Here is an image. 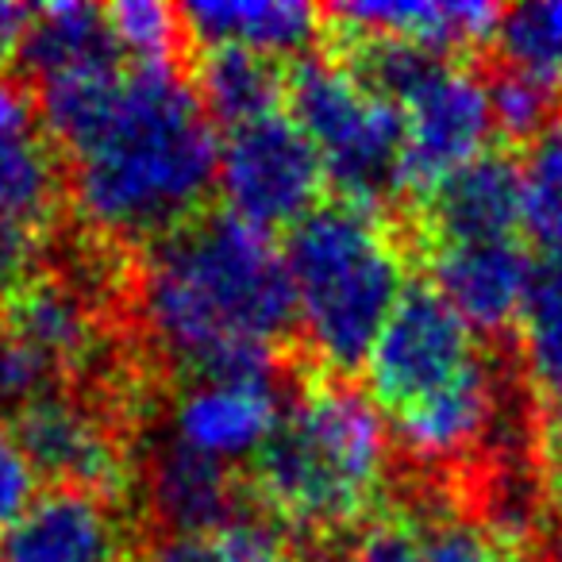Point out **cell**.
I'll return each mask as SVG.
<instances>
[{
	"mask_svg": "<svg viewBox=\"0 0 562 562\" xmlns=\"http://www.w3.org/2000/svg\"><path fill=\"white\" fill-rule=\"evenodd\" d=\"M135 301L150 344L189 382L273 374L297 328L285 255L232 212H204L150 243Z\"/></svg>",
	"mask_w": 562,
	"mask_h": 562,
	"instance_id": "1",
	"label": "cell"
},
{
	"mask_svg": "<svg viewBox=\"0 0 562 562\" xmlns=\"http://www.w3.org/2000/svg\"><path fill=\"white\" fill-rule=\"evenodd\" d=\"M70 196L93 235L158 243L204 216L220 135L178 66H132L97 127L70 150Z\"/></svg>",
	"mask_w": 562,
	"mask_h": 562,
	"instance_id": "2",
	"label": "cell"
},
{
	"mask_svg": "<svg viewBox=\"0 0 562 562\" xmlns=\"http://www.w3.org/2000/svg\"><path fill=\"white\" fill-rule=\"evenodd\" d=\"M390 459V428L370 393L313 370L250 454L247 497L278 531L336 539L382 513Z\"/></svg>",
	"mask_w": 562,
	"mask_h": 562,
	"instance_id": "3",
	"label": "cell"
},
{
	"mask_svg": "<svg viewBox=\"0 0 562 562\" xmlns=\"http://www.w3.org/2000/svg\"><path fill=\"white\" fill-rule=\"evenodd\" d=\"M367 385L416 459H462L497 424L501 393L490 351L428 281L408 285L378 331Z\"/></svg>",
	"mask_w": 562,
	"mask_h": 562,
	"instance_id": "4",
	"label": "cell"
},
{
	"mask_svg": "<svg viewBox=\"0 0 562 562\" xmlns=\"http://www.w3.org/2000/svg\"><path fill=\"white\" fill-rule=\"evenodd\" d=\"M297 331L316 370L347 378L367 367L378 331L408 290V255L382 204L331 196L285 239Z\"/></svg>",
	"mask_w": 562,
	"mask_h": 562,
	"instance_id": "5",
	"label": "cell"
},
{
	"mask_svg": "<svg viewBox=\"0 0 562 562\" xmlns=\"http://www.w3.org/2000/svg\"><path fill=\"white\" fill-rule=\"evenodd\" d=\"M285 116L321 155L336 196L382 204L401 181V112L331 55L285 66Z\"/></svg>",
	"mask_w": 562,
	"mask_h": 562,
	"instance_id": "6",
	"label": "cell"
},
{
	"mask_svg": "<svg viewBox=\"0 0 562 562\" xmlns=\"http://www.w3.org/2000/svg\"><path fill=\"white\" fill-rule=\"evenodd\" d=\"M216 186L227 212L258 232L297 227L324 201V166L313 143L285 112L227 127L220 139Z\"/></svg>",
	"mask_w": 562,
	"mask_h": 562,
	"instance_id": "7",
	"label": "cell"
},
{
	"mask_svg": "<svg viewBox=\"0 0 562 562\" xmlns=\"http://www.w3.org/2000/svg\"><path fill=\"white\" fill-rule=\"evenodd\" d=\"M9 424L35 474L50 477L63 490H86L112 505H124L139 485V470L124 436L97 401L55 390L9 416Z\"/></svg>",
	"mask_w": 562,
	"mask_h": 562,
	"instance_id": "8",
	"label": "cell"
},
{
	"mask_svg": "<svg viewBox=\"0 0 562 562\" xmlns=\"http://www.w3.org/2000/svg\"><path fill=\"white\" fill-rule=\"evenodd\" d=\"M416 243H505L520 232V158L490 147L413 201Z\"/></svg>",
	"mask_w": 562,
	"mask_h": 562,
	"instance_id": "9",
	"label": "cell"
},
{
	"mask_svg": "<svg viewBox=\"0 0 562 562\" xmlns=\"http://www.w3.org/2000/svg\"><path fill=\"white\" fill-rule=\"evenodd\" d=\"M0 331L35 351L58 382L81 378L104 351L101 316L78 278L32 270L16 290L0 297Z\"/></svg>",
	"mask_w": 562,
	"mask_h": 562,
	"instance_id": "10",
	"label": "cell"
},
{
	"mask_svg": "<svg viewBox=\"0 0 562 562\" xmlns=\"http://www.w3.org/2000/svg\"><path fill=\"white\" fill-rule=\"evenodd\" d=\"M66 196L63 155L24 86L0 74V216L47 239Z\"/></svg>",
	"mask_w": 562,
	"mask_h": 562,
	"instance_id": "11",
	"label": "cell"
},
{
	"mask_svg": "<svg viewBox=\"0 0 562 562\" xmlns=\"http://www.w3.org/2000/svg\"><path fill=\"white\" fill-rule=\"evenodd\" d=\"M281 413L285 405L273 374L201 378L173 405V439L232 467L270 439Z\"/></svg>",
	"mask_w": 562,
	"mask_h": 562,
	"instance_id": "12",
	"label": "cell"
},
{
	"mask_svg": "<svg viewBox=\"0 0 562 562\" xmlns=\"http://www.w3.org/2000/svg\"><path fill=\"white\" fill-rule=\"evenodd\" d=\"M431 290L474 331H505L516 324L528 297L536 262L520 239L505 243H447L424 247Z\"/></svg>",
	"mask_w": 562,
	"mask_h": 562,
	"instance_id": "13",
	"label": "cell"
},
{
	"mask_svg": "<svg viewBox=\"0 0 562 562\" xmlns=\"http://www.w3.org/2000/svg\"><path fill=\"white\" fill-rule=\"evenodd\" d=\"M124 536L120 505L55 485L0 539V562H120Z\"/></svg>",
	"mask_w": 562,
	"mask_h": 562,
	"instance_id": "14",
	"label": "cell"
},
{
	"mask_svg": "<svg viewBox=\"0 0 562 562\" xmlns=\"http://www.w3.org/2000/svg\"><path fill=\"white\" fill-rule=\"evenodd\" d=\"M139 485L170 536H209L239 520L243 493L235 467L209 459L173 436L143 462Z\"/></svg>",
	"mask_w": 562,
	"mask_h": 562,
	"instance_id": "15",
	"label": "cell"
},
{
	"mask_svg": "<svg viewBox=\"0 0 562 562\" xmlns=\"http://www.w3.org/2000/svg\"><path fill=\"white\" fill-rule=\"evenodd\" d=\"M331 20L359 27L370 35H385L413 50L436 58H467L474 50L497 43V27L505 9L485 0H397V4H331L324 9Z\"/></svg>",
	"mask_w": 562,
	"mask_h": 562,
	"instance_id": "16",
	"label": "cell"
},
{
	"mask_svg": "<svg viewBox=\"0 0 562 562\" xmlns=\"http://www.w3.org/2000/svg\"><path fill=\"white\" fill-rule=\"evenodd\" d=\"M181 27L193 40V50L232 47L250 55L285 58L301 55L316 43L324 27V9L305 0H255V4H181Z\"/></svg>",
	"mask_w": 562,
	"mask_h": 562,
	"instance_id": "17",
	"label": "cell"
},
{
	"mask_svg": "<svg viewBox=\"0 0 562 562\" xmlns=\"http://www.w3.org/2000/svg\"><path fill=\"white\" fill-rule=\"evenodd\" d=\"M193 89L212 124L239 127L285 109V66L232 47L193 50Z\"/></svg>",
	"mask_w": 562,
	"mask_h": 562,
	"instance_id": "18",
	"label": "cell"
},
{
	"mask_svg": "<svg viewBox=\"0 0 562 562\" xmlns=\"http://www.w3.org/2000/svg\"><path fill=\"white\" fill-rule=\"evenodd\" d=\"M109 55H120V50L109 35V24H104V9L58 0V4L35 9L24 47H20V66L35 81H43Z\"/></svg>",
	"mask_w": 562,
	"mask_h": 562,
	"instance_id": "19",
	"label": "cell"
},
{
	"mask_svg": "<svg viewBox=\"0 0 562 562\" xmlns=\"http://www.w3.org/2000/svg\"><path fill=\"white\" fill-rule=\"evenodd\" d=\"M516 344L531 390L562 413V262H536L528 297L516 316Z\"/></svg>",
	"mask_w": 562,
	"mask_h": 562,
	"instance_id": "20",
	"label": "cell"
},
{
	"mask_svg": "<svg viewBox=\"0 0 562 562\" xmlns=\"http://www.w3.org/2000/svg\"><path fill=\"white\" fill-rule=\"evenodd\" d=\"M520 232L547 262H562V120L539 132L520 158Z\"/></svg>",
	"mask_w": 562,
	"mask_h": 562,
	"instance_id": "21",
	"label": "cell"
},
{
	"mask_svg": "<svg viewBox=\"0 0 562 562\" xmlns=\"http://www.w3.org/2000/svg\"><path fill=\"white\" fill-rule=\"evenodd\" d=\"M497 47L508 70L559 86L562 78V0H539L508 9L497 27Z\"/></svg>",
	"mask_w": 562,
	"mask_h": 562,
	"instance_id": "22",
	"label": "cell"
},
{
	"mask_svg": "<svg viewBox=\"0 0 562 562\" xmlns=\"http://www.w3.org/2000/svg\"><path fill=\"white\" fill-rule=\"evenodd\" d=\"M104 24L120 58L132 66H173L178 40L186 35L178 9L158 0H116L104 9Z\"/></svg>",
	"mask_w": 562,
	"mask_h": 562,
	"instance_id": "23",
	"label": "cell"
},
{
	"mask_svg": "<svg viewBox=\"0 0 562 562\" xmlns=\"http://www.w3.org/2000/svg\"><path fill=\"white\" fill-rule=\"evenodd\" d=\"M554 81L531 78L520 70H505L490 86L493 101V124L508 139H536L539 132L554 124V109H559V93Z\"/></svg>",
	"mask_w": 562,
	"mask_h": 562,
	"instance_id": "24",
	"label": "cell"
},
{
	"mask_svg": "<svg viewBox=\"0 0 562 562\" xmlns=\"http://www.w3.org/2000/svg\"><path fill=\"white\" fill-rule=\"evenodd\" d=\"M424 562H516L513 543L451 513H424Z\"/></svg>",
	"mask_w": 562,
	"mask_h": 562,
	"instance_id": "25",
	"label": "cell"
},
{
	"mask_svg": "<svg viewBox=\"0 0 562 562\" xmlns=\"http://www.w3.org/2000/svg\"><path fill=\"white\" fill-rule=\"evenodd\" d=\"M347 562H424V513L382 508L367 528H359Z\"/></svg>",
	"mask_w": 562,
	"mask_h": 562,
	"instance_id": "26",
	"label": "cell"
},
{
	"mask_svg": "<svg viewBox=\"0 0 562 562\" xmlns=\"http://www.w3.org/2000/svg\"><path fill=\"white\" fill-rule=\"evenodd\" d=\"M55 390H63L55 370L35 351H27L20 339H12L9 331H0V413L16 416L20 408Z\"/></svg>",
	"mask_w": 562,
	"mask_h": 562,
	"instance_id": "27",
	"label": "cell"
},
{
	"mask_svg": "<svg viewBox=\"0 0 562 562\" xmlns=\"http://www.w3.org/2000/svg\"><path fill=\"white\" fill-rule=\"evenodd\" d=\"M209 551L212 562H305L301 554H293V547L273 524L258 520H235L227 528L209 531Z\"/></svg>",
	"mask_w": 562,
	"mask_h": 562,
	"instance_id": "28",
	"label": "cell"
},
{
	"mask_svg": "<svg viewBox=\"0 0 562 562\" xmlns=\"http://www.w3.org/2000/svg\"><path fill=\"white\" fill-rule=\"evenodd\" d=\"M35 485H40V474H35L32 459L20 447L12 424L0 416V539L35 505Z\"/></svg>",
	"mask_w": 562,
	"mask_h": 562,
	"instance_id": "29",
	"label": "cell"
},
{
	"mask_svg": "<svg viewBox=\"0 0 562 562\" xmlns=\"http://www.w3.org/2000/svg\"><path fill=\"white\" fill-rule=\"evenodd\" d=\"M40 243H43V235H35L32 227L12 224V220L0 216V297L16 290L20 281L32 273Z\"/></svg>",
	"mask_w": 562,
	"mask_h": 562,
	"instance_id": "30",
	"label": "cell"
},
{
	"mask_svg": "<svg viewBox=\"0 0 562 562\" xmlns=\"http://www.w3.org/2000/svg\"><path fill=\"white\" fill-rule=\"evenodd\" d=\"M539 467H543V490L562 508V413H551L539 431Z\"/></svg>",
	"mask_w": 562,
	"mask_h": 562,
	"instance_id": "31",
	"label": "cell"
},
{
	"mask_svg": "<svg viewBox=\"0 0 562 562\" xmlns=\"http://www.w3.org/2000/svg\"><path fill=\"white\" fill-rule=\"evenodd\" d=\"M35 9L32 4H12V0H0V70L20 58V47H24V35L32 27Z\"/></svg>",
	"mask_w": 562,
	"mask_h": 562,
	"instance_id": "32",
	"label": "cell"
},
{
	"mask_svg": "<svg viewBox=\"0 0 562 562\" xmlns=\"http://www.w3.org/2000/svg\"><path fill=\"white\" fill-rule=\"evenodd\" d=\"M120 562H127V559H120Z\"/></svg>",
	"mask_w": 562,
	"mask_h": 562,
	"instance_id": "33",
	"label": "cell"
}]
</instances>
